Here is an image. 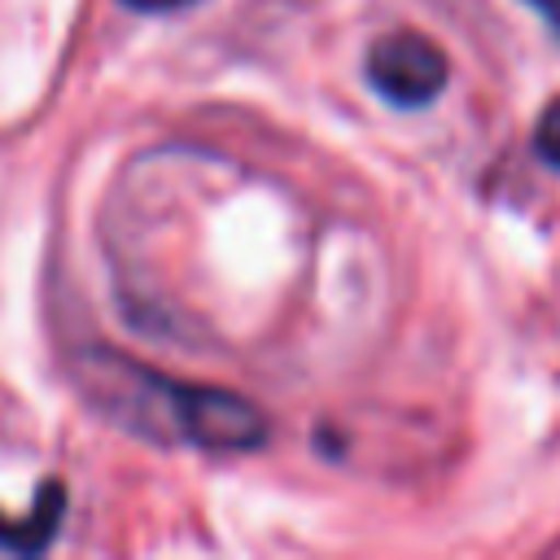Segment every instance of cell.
Instances as JSON below:
<instances>
[{
  "label": "cell",
  "mask_w": 560,
  "mask_h": 560,
  "mask_svg": "<svg viewBox=\"0 0 560 560\" xmlns=\"http://www.w3.org/2000/svg\"><path fill=\"white\" fill-rule=\"evenodd\" d=\"M88 394L153 442H184L201 451H254L267 438L262 411L228 389L179 385L118 354H88Z\"/></svg>",
  "instance_id": "cell-1"
},
{
  "label": "cell",
  "mask_w": 560,
  "mask_h": 560,
  "mask_svg": "<svg viewBox=\"0 0 560 560\" xmlns=\"http://www.w3.org/2000/svg\"><path fill=\"white\" fill-rule=\"evenodd\" d=\"M368 79L372 88L389 101V105H429L446 79H451V66H446V52L420 35V31H394V35H381L368 52Z\"/></svg>",
  "instance_id": "cell-2"
},
{
  "label": "cell",
  "mask_w": 560,
  "mask_h": 560,
  "mask_svg": "<svg viewBox=\"0 0 560 560\" xmlns=\"http://www.w3.org/2000/svg\"><path fill=\"white\" fill-rule=\"evenodd\" d=\"M66 512V494H61V481H44L39 486V499L31 508V516L22 521H4L0 516V547L4 551H22V556H35L52 542L57 534V521Z\"/></svg>",
  "instance_id": "cell-3"
},
{
  "label": "cell",
  "mask_w": 560,
  "mask_h": 560,
  "mask_svg": "<svg viewBox=\"0 0 560 560\" xmlns=\"http://www.w3.org/2000/svg\"><path fill=\"white\" fill-rule=\"evenodd\" d=\"M534 149L547 166L560 171V96L538 114V127H534Z\"/></svg>",
  "instance_id": "cell-4"
},
{
  "label": "cell",
  "mask_w": 560,
  "mask_h": 560,
  "mask_svg": "<svg viewBox=\"0 0 560 560\" xmlns=\"http://www.w3.org/2000/svg\"><path fill=\"white\" fill-rule=\"evenodd\" d=\"M131 9H144V13H171V9H188L197 0H127Z\"/></svg>",
  "instance_id": "cell-5"
},
{
  "label": "cell",
  "mask_w": 560,
  "mask_h": 560,
  "mask_svg": "<svg viewBox=\"0 0 560 560\" xmlns=\"http://www.w3.org/2000/svg\"><path fill=\"white\" fill-rule=\"evenodd\" d=\"M529 4H534V9L556 26V35H560V0H529Z\"/></svg>",
  "instance_id": "cell-6"
}]
</instances>
